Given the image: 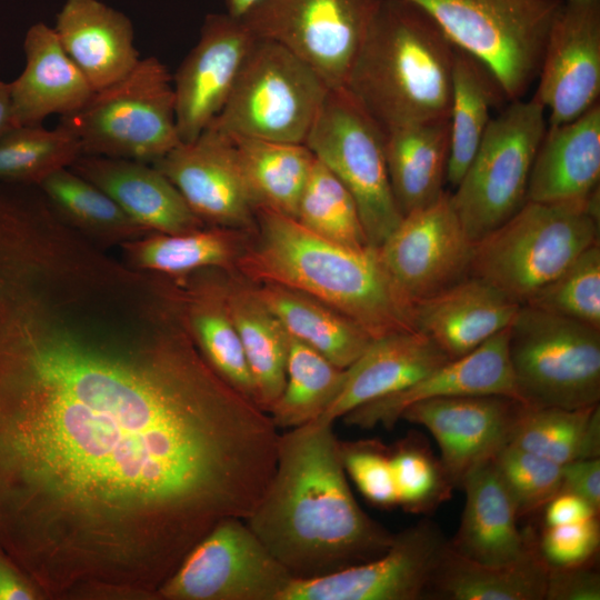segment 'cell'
<instances>
[{
    "label": "cell",
    "mask_w": 600,
    "mask_h": 600,
    "mask_svg": "<svg viewBox=\"0 0 600 600\" xmlns=\"http://www.w3.org/2000/svg\"><path fill=\"white\" fill-rule=\"evenodd\" d=\"M38 596L36 584L0 551V600H32Z\"/></svg>",
    "instance_id": "cell-49"
},
{
    "label": "cell",
    "mask_w": 600,
    "mask_h": 600,
    "mask_svg": "<svg viewBox=\"0 0 600 600\" xmlns=\"http://www.w3.org/2000/svg\"><path fill=\"white\" fill-rule=\"evenodd\" d=\"M53 30L94 91L122 79L141 59L130 19L100 0H66Z\"/></svg>",
    "instance_id": "cell-27"
},
{
    "label": "cell",
    "mask_w": 600,
    "mask_h": 600,
    "mask_svg": "<svg viewBox=\"0 0 600 600\" xmlns=\"http://www.w3.org/2000/svg\"><path fill=\"white\" fill-rule=\"evenodd\" d=\"M329 90L291 51L257 38L228 101L207 130L227 138L304 144Z\"/></svg>",
    "instance_id": "cell-8"
},
{
    "label": "cell",
    "mask_w": 600,
    "mask_h": 600,
    "mask_svg": "<svg viewBox=\"0 0 600 600\" xmlns=\"http://www.w3.org/2000/svg\"><path fill=\"white\" fill-rule=\"evenodd\" d=\"M523 408L520 400L503 394L456 396L416 402L400 420L432 434L450 482L460 489L472 469L511 442Z\"/></svg>",
    "instance_id": "cell-17"
},
{
    "label": "cell",
    "mask_w": 600,
    "mask_h": 600,
    "mask_svg": "<svg viewBox=\"0 0 600 600\" xmlns=\"http://www.w3.org/2000/svg\"><path fill=\"white\" fill-rule=\"evenodd\" d=\"M256 39L239 18L206 16L197 43L172 77L181 142L198 139L218 117Z\"/></svg>",
    "instance_id": "cell-18"
},
{
    "label": "cell",
    "mask_w": 600,
    "mask_h": 600,
    "mask_svg": "<svg viewBox=\"0 0 600 600\" xmlns=\"http://www.w3.org/2000/svg\"><path fill=\"white\" fill-rule=\"evenodd\" d=\"M294 219L312 233L334 243L352 249L371 247L352 196L317 158Z\"/></svg>",
    "instance_id": "cell-40"
},
{
    "label": "cell",
    "mask_w": 600,
    "mask_h": 600,
    "mask_svg": "<svg viewBox=\"0 0 600 600\" xmlns=\"http://www.w3.org/2000/svg\"><path fill=\"white\" fill-rule=\"evenodd\" d=\"M523 304L600 329V243L587 248Z\"/></svg>",
    "instance_id": "cell-42"
},
{
    "label": "cell",
    "mask_w": 600,
    "mask_h": 600,
    "mask_svg": "<svg viewBox=\"0 0 600 600\" xmlns=\"http://www.w3.org/2000/svg\"><path fill=\"white\" fill-rule=\"evenodd\" d=\"M26 67L10 83L16 126L42 124L47 117L69 116L92 97L90 82L62 48L53 28L32 24L24 37Z\"/></svg>",
    "instance_id": "cell-23"
},
{
    "label": "cell",
    "mask_w": 600,
    "mask_h": 600,
    "mask_svg": "<svg viewBox=\"0 0 600 600\" xmlns=\"http://www.w3.org/2000/svg\"><path fill=\"white\" fill-rule=\"evenodd\" d=\"M596 559L570 567H549L544 600H599Z\"/></svg>",
    "instance_id": "cell-46"
},
{
    "label": "cell",
    "mask_w": 600,
    "mask_h": 600,
    "mask_svg": "<svg viewBox=\"0 0 600 600\" xmlns=\"http://www.w3.org/2000/svg\"><path fill=\"white\" fill-rule=\"evenodd\" d=\"M251 283L289 336L339 368H348L373 339L353 320L310 294L272 282Z\"/></svg>",
    "instance_id": "cell-32"
},
{
    "label": "cell",
    "mask_w": 600,
    "mask_h": 600,
    "mask_svg": "<svg viewBox=\"0 0 600 600\" xmlns=\"http://www.w3.org/2000/svg\"><path fill=\"white\" fill-rule=\"evenodd\" d=\"M258 208L296 218L316 157L306 144L229 138Z\"/></svg>",
    "instance_id": "cell-35"
},
{
    "label": "cell",
    "mask_w": 600,
    "mask_h": 600,
    "mask_svg": "<svg viewBox=\"0 0 600 600\" xmlns=\"http://www.w3.org/2000/svg\"><path fill=\"white\" fill-rule=\"evenodd\" d=\"M152 164L207 226L248 232L254 229L256 207L229 138L206 130L194 141L180 142Z\"/></svg>",
    "instance_id": "cell-19"
},
{
    "label": "cell",
    "mask_w": 600,
    "mask_h": 600,
    "mask_svg": "<svg viewBox=\"0 0 600 600\" xmlns=\"http://www.w3.org/2000/svg\"><path fill=\"white\" fill-rule=\"evenodd\" d=\"M520 306L492 283L469 276L438 294L414 302L411 319L416 330L428 336L453 360L508 328Z\"/></svg>",
    "instance_id": "cell-21"
},
{
    "label": "cell",
    "mask_w": 600,
    "mask_h": 600,
    "mask_svg": "<svg viewBox=\"0 0 600 600\" xmlns=\"http://www.w3.org/2000/svg\"><path fill=\"white\" fill-rule=\"evenodd\" d=\"M464 509L450 549L488 566L511 563L522 557L537 537L533 529L521 531L514 506L492 460L472 469L463 479Z\"/></svg>",
    "instance_id": "cell-25"
},
{
    "label": "cell",
    "mask_w": 600,
    "mask_h": 600,
    "mask_svg": "<svg viewBox=\"0 0 600 600\" xmlns=\"http://www.w3.org/2000/svg\"><path fill=\"white\" fill-rule=\"evenodd\" d=\"M538 549L548 567H570L596 559L600 546L599 516L588 520L543 527Z\"/></svg>",
    "instance_id": "cell-45"
},
{
    "label": "cell",
    "mask_w": 600,
    "mask_h": 600,
    "mask_svg": "<svg viewBox=\"0 0 600 600\" xmlns=\"http://www.w3.org/2000/svg\"><path fill=\"white\" fill-rule=\"evenodd\" d=\"M234 272L253 283L272 282L327 303L373 339L413 330L411 307L400 297L378 249L326 240L294 218L258 208Z\"/></svg>",
    "instance_id": "cell-3"
},
{
    "label": "cell",
    "mask_w": 600,
    "mask_h": 600,
    "mask_svg": "<svg viewBox=\"0 0 600 600\" xmlns=\"http://www.w3.org/2000/svg\"><path fill=\"white\" fill-rule=\"evenodd\" d=\"M510 444L560 466L600 456V407L526 406Z\"/></svg>",
    "instance_id": "cell-37"
},
{
    "label": "cell",
    "mask_w": 600,
    "mask_h": 600,
    "mask_svg": "<svg viewBox=\"0 0 600 600\" xmlns=\"http://www.w3.org/2000/svg\"><path fill=\"white\" fill-rule=\"evenodd\" d=\"M60 122L76 133L82 154L152 163L181 142L172 74L157 57L141 58Z\"/></svg>",
    "instance_id": "cell-6"
},
{
    "label": "cell",
    "mask_w": 600,
    "mask_h": 600,
    "mask_svg": "<svg viewBox=\"0 0 600 600\" xmlns=\"http://www.w3.org/2000/svg\"><path fill=\"white\" fill-rule=\"evenodd\" d=\"M448 539L423 518L394 533L380 557L328 576L292 580L281 600H424Z\"/></svg>",
    "instance_id": "cell-15"
},
{
    "label": "cell",
    "mask_w": 600,
    "mask_h": 600,
    "mask_svg": "<svg viewBox=\"0 0 600 600\" xmlns=\"http://www.w3.org/2000/svg\"><path fill=\"white\" fill-rule=\"evenodd\" d=\"M16 127L12 116L10 83L0 80V136Z\"/></svg>",
    "instance_id": "cell-50"
},
{
    "label": "cell",
    "mask_w": 600,
    "mask_h": 600,
    "mask_svg": "<svg viewBox=\"0 0 600 600\" xmlns=\"http://www.w3.org/2000/svg\"><path fill=\"white\" fill-rule=\"evenodd\" d=\"M383 136L388 177L401 214L437 201L446 192L449 119L393 127Z\"/></svg>",
    "instance_id": "cell-28"
},
{
    "label": "cell",
    "mask_w": 600,
    "mask_h": 600,
    "mask_svg": "<svg viewBox=\"0 0 600 600\" xmlns=\"http://www.w3.org/2000/svg\"><path fill=\"white\" fill-rule=\"evenodd\" d=\"M344 377L346 369L289 336L286 382L268 412L276 428L289 430L319 419L339 394Z\"/></svg>",
    "instance_id": "cell-38"
},
{
    "label": "cell",
    "mask_w": 600,
    "mask_h": 600,
    "mask_svg": "<svg viewBox=\"0 0 600 600\" xmlns=\"http://www.w3.org/2000/svg\"><path fill=\"white\" fill-rule=\"evenodd\" d=\"M292 580L243 519L228 518L193 546L158 594L170 600H281Z\"/></svg>",
    "instance_id": "cell-12"
},
{
    "label": "cell",
    "mask_w": 600,
    "mask_h": 600,
    "mask_svg": "<svg viewBox=\"0 0 600 600\" xmlns=\"http://www.w3.org/2000/svg\"><path fill=\"white\" fill-rule=\"evenodd\" d=\"M562 467L561 491L576 494L600 510V459H579Z\"/></svg>",
    "instance_id": "cell-47"
},
{
    "label": "cell",
    "mask_w": 600,
    "mask_h": 600,
    "mask_svg": "<svg viewBox=\"0 0 600 600\" xmlns=\"http://www.w3.org/2000/svg\"><path fill=\"white\" fill-rule=\"evenodd\" d=\"M543 527L570 524L599 516V512L580 497L560 491L542 508Z\"/></svg>",
    "instance_id": "cell-48"
},
{
    "label": "cell",
    "mask_w": 600,
    "mask_h": 600,
    "mask_svg": "<svg viewBox=\"0 0 600 600\" xmlns=\"http://www.w3.org/2000/svg\"><path fill=\"white\" fill-rule=\"evenodd\" d=\"M599 191L582 202L527 201L474 244L470 276L523 304L599 242Z\"/></svg>",
    "instance_id": "cell-5"
},
{
    "label": "cell",
    "mask_w": 600,
    "mask_h": 600,
    "mask_svg": "<svg viewBox=\"0 0 600 600\" xmlns=\"http://www.w3.org/2000/svg\"><path fill=\"white\" fill-rule=\"evenodd\" d=\"M474 244L446 191L430 206L403 216L377 249L393 287L411 307L469 277Z\"/></svg>",
    "instance_id": "cell-14"
},
{
    "label": "cell",
    "mask_w": 600,
    "mask_h": 600,
    "mask_svg": "<svg viewBox=\"0 0 600 600\" xmlns=\"http://www.w3.org/2000/svg\"><path fill=\"white\" fill-rule=\"evenodd\" d=\"M600 104L580 117L548 126L530 172L527 201H587L599 191Z\"/></svg>",
    "instance_id": "cell-26"
},
{
    "label": "cell",
    "mask_w": 600,
    "mask_h": 600,
    "mask_svg": "<svg viewBox=\"0 0 600 600\" xmlns=\"http://www.w3.org/2000/svg\"><path fill=\"white\" fill-rule=\"evenodd\" d=\"M176 280L180 283L186 319L200 353L223 381L256 403L249 366L224 303L222 270L203 269Z\"/></svg>",
    "instance_id": "cell-29"
},
{
    "label": "cell",
    "mask_w": 600,
    "mask_h": 600,
    "mask_svg": "<svg viewBox=\"0 0 600 600\" xmlns=\"http://www.w3.org/2000/svg\"><path fill=\"white\" fill-rule=\"evenodd\" d=\"M222 291L252 377L256 403L268 413L286 382L289 336L250 281L222 271Z\"/></svg>",
    "instance_id": "cell-30"
},
{
    "label": "cell",
    "mask_w": 600,
    "mask_h": 600,
    "mask_svg": "<svg viewBox=\"0 0 600 600\" xmlns=\"http://www.w3.org/2000/svg\"><path fill=\"white\" fill-rule=\"evenodd\" d=\"M518 518L541 511L561 491L562 467L513 444L492 459Z\"/></svg>",
    "instance_id": "cell-43"
},
{
    "label": "cell",
    "mask_w": 600,
    "mask_h": 600,
    "mask_svg": "<svg viewBox=\"0 0 600 600\" xmlns=\"http://www.w3.org/2000/svg\"><path fill=\"white\" fill-rule=\"evenodd\" d=\"M548 568L537 537L522 557L502 566L468 560L448 544L424 600H544Z\"/></svg>",
    "instance_id": "cell-31"
},
{
    "label": "cell",
    "mask_w": 600,
    "mask_h": 600,
    "mask_svg": "<svg viewBox=\"0 0 600 600\" xmlns=\"http://www.w3.org/2000/svg\"><path fill=\"white\" fill-rule=\"evenodd\" d=\"M518 399L530 407L577 409L600 401V329L529 304L509 326Z\"/></svg>",
    "instance_id": "cell-7"
},
{
    "label": "cell",
    "mask_w": 600,
    "mask_h": 600,
    "mask_svg": "<svg viewBox=\"0 0 600 600\" xmlns=\"http://www.w3.org/2000/svg\"><path fill=\"white\" fill-rule=\"evenodd\" d=\"M390 461L398 506L416 514L432 513L454 489L444 468L418 433L390 447Z\"/></svg>",
    "instance_id": "cell-41"
},
{
    "label": "cell",
    "mask_w": 600,
    "mask_h": 600,
    "mask_svg": "<svg viewBox=\"0 0 600 600\" xmlns=\"http://www.w3.org/2000/svg\"><path fill=\"white\" fill-rule=\"evenodd\" d=\"M456 46L411 0H380L343 89L379 124L449 119Z\"/></svg>",
    "instance_id": "cell-4"
},
{
    "label": "cell",
    "mask_w": 600,
    "mask_h": 600,
    "mask_svg": "<svg viewBox=\"0 0 600 600\" xmlns=\"http://www.w3.org/2000/svg\"><path fill=\"white\" fill-rule=\"evenodd\" d=\"M304 144L347 188L373 248L402 220L394 200L379 124L343 89H330Z\"/></svg>",
    "instance_id": "cell-11"
},
{
    "label": "cell",
    "mask_w": 600,
    "mask_h": 600,
    "mask_svg": "<svg viewBox=\"0 0 600 600\" xmlns=\"http://www.w3.org/2000/svg\"><path fill=\"white\" fill-rule=\"evenodd\" d=\"M244 521L294 580L373 560L394 538L357 502L333 423L319 419L280 433L273 474Z\"/></svg>",
    "instance_id": "cell-2"
},
{
    "label": "cell",
    "mask_w": 600,
    "mask_h": 600,
    "mask_svg": "<svg viewBox=\"0 0 600 600\" xmlns=\"http://www.w3.org/2000/svg\"><path fill=\"white\" fill-rule=\"evenodd\" d=\"M340 454L346 473L367 500L380 508L398 506L390 447L378 440L340 441Z\"/></svg>",
    "instance_id": "cell-44"
},
{
    "label": "cell",
    "mask_w": 600,
    "mask_h": 600,
    "mask_svg": "<svg viewBox=\"0 0 600 600\" xmlns=\"http://www.w3.org/2000/svg\"><path fill=\"white\" fill-rule=\"evenodd\" d=\"M38 187L66 223L103 249L120 248L150 233L106 192L70 168L53 172Z\"/></svg>",
    "instance_id": "cell-36"
},
{
    "label": "cell",
    "mask_w": 600,
    "mask_h": 600,
    "mask_svg": "<svg viewBox=\"0 0 600 600\" xmlns=\"http://www.w3.org/2000/svg\"><path fill=\"white\" fill-rule=\"evenodd\" d=\"M380 0H261L241 20L342 88Z\"/></svg>",
    "instance_id": "cell-13"
},
{
    "label": "cell",
    "mask_w": 600,
    "mask_h": 600,
    "mask_svg": "<svg viewBox=\"0 0 600 600\" xmlns=\"http://www.w3.org/2000/svg\"><path fill=\"white\" fill-rule=\"evenodd\" d=\"M452 43L481 60L508 101L537 80L549 30L563 0H411Z\"/></svg>",
    "instance_id": "cell-9"
},
{
    "label": "cell",
    "mask_w": 600,
    "mask_h": 600,
    "mask_svg": "<svg viewBox=\"0 0 600 600\" xmlns=\"http://www.w3.org/2000/svg\"><path fill=\"white\" fill-rule=\"evenodd\" d=\"M534 96L548 126L569 122L599 103L600 0H563L549 30Z\"/></svg>",
    "instance_id": "cell-16"
},
{
    "label": "cell",
    "mask_w": 600,
    "mask_h": 600,
    "mask_svg": "<svg viewBox=\"0 0 600 600\" xmlns=\"http://www.w3.org/2000/svg\"><path fill=\"white\" fill-rule=\"evenodd\" d=\"M509 102L492 71L456 47L450 100V153L447 182L462 179L492 119L491 110Z\"/></svg>",
    "instance_id": "cell-34"
},
{
    "label": "cell",
    "mask_w": 600,
    "mask_h": 600,
    "mask_svg": "<svg viewBox=\"0 0 600 600\" xmlns=\"http://www.w3.org/2000/svg\"><path fill=\"white\" fill-rule=\"evenodd\" d=\"M69 168L100 188L150 232L181 233L207 226L152 163L80 154Z\"/></svg>",
    "instance_id": "cell-22"
},
{
    "label": "cell",
    "mask_w": 600,
    "mask_h": 600,
    "mask_svg": "<svg viewBox=\"0 0 600 600\" xmlns=\"http://www.w3.org/2000/svg\"><path fill=\"white\" fill-rule=\"evenodd\" d=\"M261 0H224L226 12L234 18L241 19Z\"/></svg>",
    "instance_id": "cell-51"
},
{
    "label": "cell",
    "mask_w": 600,
    "mask_h": 600,
    "mask_svg": "<svg viewBox=\"0 0 600 600\" xmlns=\"http://www.w3.org/2000/svg\"><path fill=\"white\" fill-rule=\"evenodd\" d=\"M82 154L76 133L59 122L16 126L0 136V182L39 186L53 172L69 168Z\"/></svg>",
    "instance_id": "cell-39"
},
{
    "label": "cell",
    "mask_w": 600,
    "mask_h": 600,
    "mask_svg": "<svg viewBox=\"0 0 600 600\" xmlns=\"http://www.w3.org/2000/svg\"><path fill=\"white\" fill-rule=\"evenodd\" d=\"M449 360L416 329L374 338L346 368L339 394L319 420L334 423L354 408L414 383Z\"/></svg>",
    "instance_id": "cell-24"
},
{
    "label": "cell",
    "mask_w": 600,
    "mask_h": 600,
    "mask_svg": "<svg viewBox=\"0 0 600 600\" xmlns=\"http://www.w3.org/2000/svg\"><path fill=\"white\" fill-rule=\"evenodd\" d=\"M181 299L77 237L0 256V551L26 573L166 574L262 497L279 430Z\"/></svg>",
    "instance_id": "cell-1"
},
{
    "label": "cell",
    "mask_w": 600,
    "mask_h": 600,
    "mask_svg": "<svg viewBox=\"0 0 600 600\" xmlns=\"http://www.w3.org/2000/svg\"><path fill=\"white\" fill-rule=\"evenodd\" d=\"M508 328L414 383L354 408L341 418L343 423L360 429L378 426L392 429L408 407L436 398L503 394L518 399L509 359Z\"/></svg>",
    "instance_id": "cell-20"
},
{
    "label": "cell",
    "mask_w": 600,
    "mask_h": 600,
    "mask_svg": "<svg viewBox=\"0 0 600 600\" xmlns=\"http://www.w3.org/2000/svg\"><path fill=\"white\" fill-rule=\"evenodd\" d=\"M547 127L546 110L533 98L509 101L491 119L462 179L450 192L454 210L474 242L527 202L531 168Z\"/></svg>",
    "instance_id": "cell-10"
},
{
    "label": "cell",
    "mask_w": 600,
    "mask_h": 600,
    "mask_svg": "<svg viewBox=\"0 0 600 600\" xmlns=\"http://www.w3.org/2000/svg\"><path fill=\"white\" fill-rule=\"evenodd\" d=\"M250 232L217 227L181 233L150 232L120 247L130 267L171 279L203 269L234 272Z\"/></svg>",
    "instance_id": "cell-33"
}]
</instances>
